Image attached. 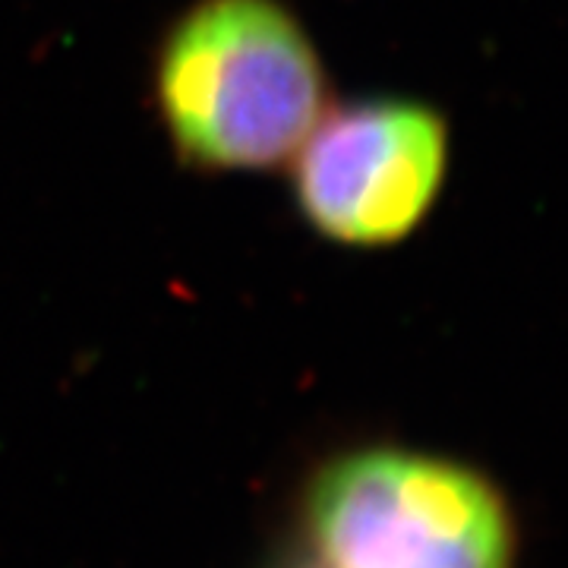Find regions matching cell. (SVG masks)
Instances as JSON below:
<instances>
[{"instance_id":"1","label":"cell","mask_w":568,"mask_h":568,"mask_svg":"<svg viewBox=\"0 0 568 568\" xmlns=\"http://www.w3.org/2000/svg\"><path fill=\"white\" fill-rule=\"evenodd\" d=\"M332 99L323 51L287 0H186L149 54L164 145L203 178L282 171Z\"/></svg>"},{"instance_id":"2","label":"cell","mask_w":568,"mask_h":568,"mask_svg":"<svg viewBox=\"0 0 568 568\" xmlns=\"http://www.w3.org/2000/svg\"><path fill=\"white\" fill-rule=\"evenodd\" d=\"M310 568H518V515L484 467L392 439L323 455L297 493Z\"/></svg>"},{"instance_id":"3","label":"cell","mask_w":568,"mask_h":568,"mask_svg":"<svg viewBox=\"0 0 568 568\" xmlns=\"http://www.w3.org/2000/svg\"><path fill=\"white\" fill-rule=\"evenodd\" d=\"M455 159L448 114L420 95L332 99L282 174L297 222L328 246L407 244L443 203Z\"/></svg>"}]
</instances>
